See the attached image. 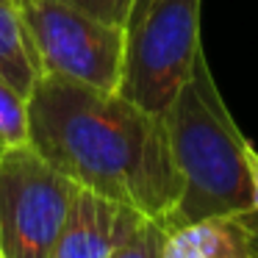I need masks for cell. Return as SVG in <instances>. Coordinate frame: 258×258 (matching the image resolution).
Returning a JSON list of instances; mask_svg holds the SVG:
<instances>
[{"label": "cell", "mask_w": 258, "mask_h": 258, "mask_svg": "<svg viewBox=\"0 0 258 258\" xmlns=\"http://www.w3.org/2000/svg\"><path fill=\"white\" fill-rule=\"evenodd\" d=\"M28 145L81 189L164 228L178 208L180 175L164 117L119 92L45 73L28 95Z\"/></svg>", "instance_id": "cell-1"}, {"label": "cell", "mask_w": 258, "mask_h": 258, "mask_svg": "<svg viewBox=\"0 0 258 258\" xmlns=\"http://www.w3.org/2000/svg\"><path fill=\"white\" fill-rule=\"evenodd\" d=\"M161 117L180 175V200L167 228L250 211V139L230 117L206 53L197 56L189 81Z\"/></svg>", "instance_id": "cell-2"}, {"label": "cell", "mask_w": 258, "mask_h": 258, "mask_svg": "<svg viewBox=\"0 0 258 258\" xmlns=\"http://www.w3.org/2000/svg\"><path fill=\"white\" fill-rule=\"evenodd\" d=\"M203 0H156L125 28L117 92L153 114H164L189 81L200 45Z\"/></svg>", "instance_id": "cell-3"}, {"label": "cell", "mask_w": 258, "mask_h": 258, "mask_svg": "<svg viewBox=\"0 0 258 258\" xmlns=\"http://www.w3.org/2000/svg\"><path fill=\"white\" fill-rule=\"evenodd\" d=\"M81 186L31 145L0 153V255L53 258Z\"/></svg>", "instance_id": "cell-4"}, {"label": "cell", "mask_w": 258, "mask_h": 258, "mask_svg": "<svg viewBox=\"0 0 258 258\" xmlns=\"http://www.w3.org/2000/svg\"><path fill=\"white\" fill-rule=\"evenodd\" d=\"M28 28L42 75L117 92L125 58V28L89 14L75 0H14Z\"/></svg>", "instance_id": "cell-5"}, {"label": "cell", "mask_w": 258, "mask_h": 258, "mask_svg": "<svg viewBox=\"0 0 258 258\" xmlns=\"http://www.w3.org/2000/svg\"><path fill=\"white\" fill-rule=\"evenodd\" d=\"M147 222L145 214L97 191L78 189L53 258H114Z\"/></svg>", "instance_id": "cell-6"}, {"label": "cell", "mask_w": 258, "mask_h": 258, "mask_svg": "<svg viewBox=\"0 0 258 258\" xmlns=\"http://www.w3.org/2000/svg\"><path fill=\"white\" fill-rule=\"evenodd\" d=\"M158 258H258V239L239 214H219L167 228Z\"/></svg>", "instance_id": "cell-7"}, {"label": "cell", "mask_w": 258, "mask_h": 258, "mask_svg": "<svg viewBox=\"0 0 258 258\" xmlns=\"http://www.w3.org/2000/svg\"><path fill=\"white\" fill-rule=\"evenodd\" d=\"M0 78L9 81L25 97L42 78L39 58L31 45L23 14L17 3H6V0H0Z\"/></svg>", "instance_id": "cell-8"}, {"label": "cell", "mask_w": 258, "mask_h": 258, "mask_svg": "<svg viewBox=\"0 0 258 258\" xmlns=\"http://www.w3.org/2000/svg\"><path fill=\"white\" fill-rule=\"evenodd\" d=\"M0 145H28V97L0 78Z\"/></svg>", "instance_id": "cell-9"}, {"label": "cell", "mask_w": 258, "mask_h": 258, "mask_svg": "<svg viewBox=\"0 0 258 258\" xmlns=\"http://www.w3.org/2000/svg\"><path fill=\"white\" fill-rule=\"evenodd\" d=\"M164 233H167V228H164L161 222H153V219H147V222L142 225L139 233H136L134 239H131L114 258H158V252H161V241H164Z\"/></svg>", "instance_id": "cell-10"}, {"label": "cell", "mask_w": 258, "mask_h": 258, "mask_svg": "<svg viewBox=\"0 0 258 258\" xmlns=\"http://www.w3.org/2000/svg\"><path fill=\"white\" fill-rule=\"evenodd\" d=\"M75 3L81 9H86L89 14H95V17L106 20L111 25H119V28L128 25L131 6H134V0H75Z\"/></svg>", "instance_id": "cell-11"}, {"label": "cell", "mask_w": 258, "mask_h": 258, "mask_svg": "<svg viewBox=\"0 0 258 258\" xmlns=\"http://www.w3.org/2000/svg\"><path fill=\"white\" fill-rule=\"evenodd\" d=\"M247 167H250V211L239 214V217L258 239V150L252 145H247Z\"/></svg>", "instance_id": "cell-12"}, {"label": "cell", "mask_w": 258, "mask_h": 258, "mask_svg": "<svg viewBox=\"0 0 258 258\" xmlns=\"http://www.w3.org/2000/svg\"><path fill=\"white\" fill-rule=\"evenodd\" d=\"M153 3H156V0H134V6H131V17H128V25H134L136 20H139L142 14H145L147 9L153 6ZM128 25H125V28H128Z\"/></svg>", "instance_id": "cell-13"}, {"label": "cell", "mask_w": 258, "mask_h": 258, "mask_svg": "<svg viewBox=\"0 0 258 258\" xmlns=\"http://www.w3.org/2000/svg\"><path fill=\"white\" fill-rule=\"evenodd\" d=\"M3 150H6V147H3V145H0V153H3Z\"/></svg>", "instance_id": "cell-14"}, {"label": "cell", "mask_w": 258, "mask_h": 258, "mask_svg": "<svg viewBox=\"0 0 258 258\" xmlns=\"http://www.w3.org/2000/svg\"><path fill=\"white\" fill-rule=\"evenodd\" d=\"M6 3H14V0H6Z\"/></svg>", "instance_id": "cell-15"}, {"label": "cell", "mask_w": 258, "mask_h": 258, "mask_svg": "<svg viewBox=\"0 0 258 258\" xmlns=\"http://www.w3.org/2000/svg\"><path fill=\"white\" fill-rule=\"evenodd\" d=\"M0 258H3V255H0Z\"/></svg>", "instance_id": "cell-16"}]
</instances>
